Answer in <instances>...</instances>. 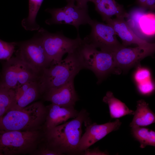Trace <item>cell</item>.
Listing matches in <instances>:
<instances>
[{"instance_id":"cell-1","label":"cell","mask_w":155,"mask_h":155,"mask_svg":"<svg viewBox=\"0 0 155 155\" xmlns=\"http://www.w3.org/2000/svg\"><path fill=\"white\" fill-rule=\"evenodd\" d=\"M89 113L84 109L75 118L50 128H44L43 137L45 145L62 155L80 154L79 144L82 136L83 123L90 120Z\"/></svg>"},{"instance_id":"cell-2","label":"cell","mask_w":155,"mask_h":155,"mask_svg":"<svg viewBox=\"0 0 155 155\" xmlns=\"http://www.w3.org/2000/svg\"><path fill=\"white\" fill-rule=\"evenodd\" d=\"M46 106L36 102L19 109L8 111L0 118V130L32 131L40 130L44 124Z\"/></svg>"},{"instance_id":"cell-3","label":"cell","mask_w":155,"mask_h":155,"mask_svg":"<svg viewBox=\"0 0 155 155\" xmlns=\"http://www.w3.org/2000/svg\"><path fill=\"white\" fill-rule=\"evenodd\" d=\"M80 48L74 52L68 53L64 59L51 64L43 70L38 80L41 95L50 88L59 86L74 78L84 69Z\"/></svg>"},{"instance_id":"cell-4","label":"cell","mask_w":155,"mask_h":155,"mask_svg":"<svg viewBox=\"0 0 155 155\" xmlns=\"http://www.w3.org/2000/svg\"><path fill=\"white\" fill-rule=\"evenodd\" d=\"M43 137L40 130H0V152L3 155L30 154L37 149Z\"/></svg>"},{"instance_id":"cell-5","label":"cell","mask_w":155,"mask_h":155,"mask_svg":"<svg viewBox=\"0 0 155 155\" xmlns=\"http://www.w3.org/2000/svg\"><path fill=\"white\" fill-rule=\"evenodd\" d=\"M38 32L46 53L51 64L61 61L65 54L71 53L78 50L83 42L79 33L78 34L75 38L73 39L65 36L61 31L51 33L41 28Z\"/></svg>"},{"instance_id":"cell-6","label":"cell","mask_w":155,"mask_h":155,"mask_svg":"<svg viewBox=\"0 0 155 155\" xmlns=\"http://www.w3.org/2000/svg\"><path fill=\"white\" fill-rule=\"evenodd\" d=\"M80 52L84 68L93 71L98 78V83L116 68L112 53L98 50L83 40Z\"/></svg>"},{"instance_id":"cell-7","label":"cell","mask_w":155,"mask_h":155,"mask_svg":"<svg viewBox=\"0 0 155 155\" xmlns=\"http://www.w3.org/2000/svg\"><path fill=\"white\" fill-rule=\"evenodd\" d=\"M18 49L16 55L23 62L30 67L39 75L52 63L47 56L38 32L31 38L15 42Z\"/></svg>"},{"instance_id":"cell-8","label":"cell","mask_w":155,"mask_h":155,"mask_svg":"<svg viewBox=\"0 0 155 155\" xmlns=\"http://www.w3.org/2000/svg\"><path fill=\"white\" fill-rule=\"evenodd\" d=\"M88 24L91 27L90 34L83 39L100 50L113 53L124 46L119 41L113 28L108 24L91 20Z\"/></svg>"},{"instance_id":"cell-9","label":"cell","mask_w":155,"mask_h":155,"mask_svg":"<svg viewBox=\"0 0 155 155\" xmlns=\"http://www.w3.org/2000/svg\"><path fill=\"white\" fill-rule=\"evenodd\" d=\"M85 131L82 136L78 147L80 154L111 132L118 129L121 122L118 119L113 122L102 124L96 123H92L91 121L84 123Z\"/></svg>"},{"instance_id":"cell-10","label":"cell","mask_w":155,"mask_h":155,"mask_svg":"<svg viewBox=\"0 0 155 155\" xmlns=\"http://www.w3.org/2000/svg\"><path fill=\"white\" fill-rule=\"evenodd\" d=\"M74 80L46 90L42 95L44 100L62 106L74 107L79 98L75 88Z\"/></svg>"},{"instance_id":"cell-11","label":"cell","mask_w":155,"mask_h":155,"mask_svg":"<svg viewBox=\"0 0 155 155\" xmlns=\"http://www.w3.org/2000/svg\"><path fill=\"white\" fill-rule=\"evenodd\" d=\"M114 29L122 40L124 46L132 44L155 51V44L150 43L138 36L129 26L124 18H111L105 22Z\"/></svg>"},{"instance_id":"cell-12","label":"cell","mask_w":155,"mask_h":155,"mask_svg":"<svg viewBox=\"0 0 155 155\" xmlns=\"http://www.w3.org/2000/svg\"><path fill=\"white\" fill-rule=\"evenodd\" d=\"M146 10L140 7L133 9L129 13L127 22L136 32L145 37H152L155 34V14Z\"/></svg>"},{"instance_id":"cell-13","label":"cell","mask_w":155,"mask_h":155,"mask_svg":"<svg viewBox=\"0 0 155 155\" xmlns=\"http://www.w3.org/2000/svg\"><path fill=\"white\" fill-rule=\"evenodd\" d=\"M154 51L139 46L134 48H121L112 54L116 67L128 69L137 64L146 57L151 55Z\"/></svg>"},{"instance_id":"cell-14","label":"cell","mask_w":155,"mask_h":155,"mask_svg":"<svg viewBox=\"0 0 155 155\" xmlns=\"http://www.w3.org/2000/svg\"><path fill=\"white\" fill-rule=\"evenodd\" d=\"M46 106L47 114L44 128H50L63 123L78 115L79 112L73 107L62 106L51 103Z\"/></svg>"},{"instance_id":"cell-15","label":"cell","mask_w":155,"mask_h":155,"mask_svg":"<svg viewBox=\"0 0 155 155\" xmlns=\"http://www.w3.org/2000/svg\"><path fill=\"white\" fill-rule=\"evenodd\" d=\"M14 90L15 101L11 110L19 109L25 107L41 95L38 81L19 85Z\"/></svg>"},{"instance_id":"cell-16","label":"cell","mask_w":155,"mask_h":155,"mask_svg":"<svg viewBox=\"0 0 155 155\" xmlns=\"http://www.w3.org/2000/svg\"><path fill=\"white\" fill-rule=\"evenodd\" d=\"M20 59L16 55L2 63L0 73V87L15 89L18 86V76Z\"/></svg>"},{"instance_id":"cell-17","label":"cell","mask_w":155,"mask_h":155,"mask_svg":"<svg viewBox=\"0 0 155 155\" xmlns=\"http://www.w3.org/2000/svg\"><path fill=\"white\" fill-rule=\"evenodd\" d=\"M95 5L96 10L100 15L103 21L115 16L116 17L126 18L129 16L123 6L115 0H90Z\"/></svg>"},{"instance_id":"cell-18","label":"cell","mask_w":155,"mask_h":155,"mask_svg":"<svg viewBox=\"0 0 155 155\" xmlns=\"http://www.w3.org/2000/svg\"><path fill=\"white\" fill-rule=\"evenodd\" d=\"M136 107L133 120L130 124L131 127L146 126L155 123V114L144 100L138 101Z\"/></svg>"},{"instance_id":"cell-19","label":"cell","mask_w":155,"mask_h":155,"mask_svg":"<svg viewBox=\"0 0 155 155\" xmlns=\"http://www.w3.org/2000/svg\"><path fill=\"white\" fill-rule=\"evenodd\" d=\"M103 101L108 105L112 118H118L127 115H133L134 111L129 109L126 104L115 98L111 91L107 92Z\"/></svg>"},{"instance_id":"cell-20","label":"cell","mask_w":155,"mask_h":155,"mask_svg":"<svg viewBox=\"0 0 155 155\" xmlns=\"http://www.w3.org/2000/svg\"><path fill=\"white\" fill-rule=\"evenodd\" d=\"M67 5L62 7L65 12L75 22L79 33V28L81 25L88 24L92 20L88 13V8H82L75 5L73 0H67Z\"/></svg>"},{"instance_id":"cell-21","label":"cell","mask_w":155,"mask_h":155,"mask_svg":"<svg viewBox=\"0 0 155 155\" xmlns=\"http://www.w3.org/2000/svg\"><path fill=\"white\" fill-rule=\"evenodd\" d=\"M43 0H28V16L21 22L22 26L26 30H38L40 28L36 22V18Z\"/></svg>"},{"instance_id":"cell-22","label":"cell","mask_w":155,"mask_h":155,"mask_svg":"<svg viewBox=\"0 0 155 155\" xmlns=\"http://www.w3.org/2000/svg\"><path fill=\"white\" fill-rule=\"evenodd\" d=\"M131 132L133 137L144 148L147 146H155V132L154 131L141 127H132Z\"/></svg>"},{"instance_id":"cell-23","label":"cell","mask_w":155,"mask_h":155,"mask_svg":"<svg viewBox=\"0 0 155 155\" xmlns=\"http://www.w3.org/2000/svg\"><path fill=\"white\" fill-rule=\"evenodd\" d=\"M46 12L50 13L51 18L45 21L48 25L53 24H67L72 25L76 28V24L73 20L63 10L62 8H47L45 10Z\"/></svg>"},{"instance_id":"cell-24","label":"cell","mask_w":155,"mask_h":155,"mask_svg":"<svg viewBox=\"0 0 155 155\" xmlns=\"http://www.w3.org/2000/svg\"><path fill=\"white\" fill-rule=\"evenodd\" d=\"M15 98L14 89L0 87V118L12 109Z\"/></svg>"},{"instance_id":"cell-25","label":"cell","mask_w":155,"mask_h":155,"mask_svg":"<svg viewBox=\"0 0 155 155\" xmlns=\"http://www.w3.org/2000/svg\"><path fill=\"white\" fill-rule=\"evenodd\" d=\"M20 59L18 86L27 82L38 81L39 75L38 74L30 67Z\"/></svg>"},{"instance_id":"cell-26","label":"cell","mask_w":155,"mask_h":155,"mask_svg":"<svg viewBox=\"0 0 155 155\" xmlns=\"http://www.w3.org/2000/svg\"><path fill=\"white\" fill-rule=\"evenodd\" d=\"M16 46L15 42H7L0 39V60H9L12 57Z\"/></svg>"},{"instance_id":"cell-27","label":"cell","mask_w":155,"mask_h":155,"mask_svg":"<svg viewBox=\"0 0 155 155\" xmlns=\"http://www.w3.org/2000/svg\"><path fill=\"white\" fill-rule=\"evenodd\" d=\"M137 86L139 93L144 95L151 94L154 90V85L151 79L137 84Z\"/></svg>"},{"instance_id":"cell-28","label":"cell","mask_w":155,"mask_h":155,"mask_svg":"<svg viewBox=\"0 0 155 155\" xmlns=\"http://www.w3.org/2000/svg\"><path fill=\"white\" fill-rule=\"evenodd\" d=\"M134 78L137 84L151 79V73L147 68H138L135 72Z\"/></svg>"},{"instance_id":"cell-29","label":"cell","mask_w":155,"mask_h":155,"mask_svg":"<svg viewBox=\"0 0 155 155\" xmlns=\"http://www.w3.org/2000/svg\"><path fill=\"white\" fill-rule=\"evenodd\" d=\"M38 155H61L60 153L53 150L45 145L41 147H38L32 154Z\"/></svg>"},{"instance_id":"cell-30","label":"cell","mask_w":155,"mask_h":155,"mask_svg":"<svg viewBox=\"0 0 155 155\" xmlns=\"http://www.w3.org/2000/svg\"><path fill=\"white\" fill-rule=\"evenodd\" d=\"M136 3L140 7L150 11L155 9V0H136Z\"/></svg>"},{"instance_id":"cell-31","label":"cell","mask_w":155,"mask_h":155,"mask_svg":"<svg viewBox=\"0 0 155 155\" xmlns=\"http://www.w3.org/2000/svg\"><path fill=\"white\" fill-rule=\"evenodd\" d=\"M82 154L84 155H105L108 154V153L107 151L100 150L98 147L93 149L87 148L82 152Z\"/></svg>"},{"instance_id":"cell-32","label":"cell","mask_w":155,"mask_h":155,"mask_svg":"<svg viewBox=\"0 0 155 155\" xmlns=\"http://www.w3.org/2000/svg\"><path fill=\"white\" fill-rule=\"evenodd\" d=\"M76 3V5L82 8H88L87 3L90 0H73Z\"/></svg>"},{"instance_id":"cell-33","label":"cell","mask_w":155,"mask_h":155,"mask_svg":"<svg viewBox=\"0 0 155 155\" xmlns=\"http://www.w3.org/2000/svg\"><path fill=\"white\" fill-rule=\"evenodd\" d=\"M3 155V154L0 152V155Z\"/></svg>"}]
</instances>
